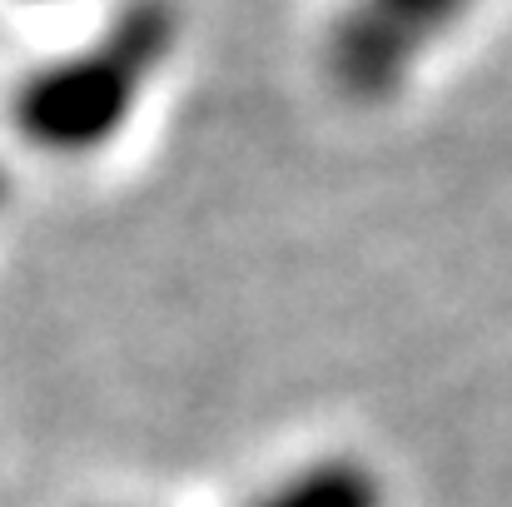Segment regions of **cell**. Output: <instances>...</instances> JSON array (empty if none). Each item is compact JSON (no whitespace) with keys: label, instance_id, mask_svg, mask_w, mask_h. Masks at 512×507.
<instances>
[{"label":"cell","instance_id":"6da1fadb","mask_svg":"<svg viewBox=\"0 0 512 507\" xmlns=\"http://www.w3.org/2000/svg\"><path fill=\"white\" fill-rule=\"evenodd\" d=\"M254 507H378V483L353 463H319Z\"/></svg>","mask_w":512,"mask_h":507}]
</instances>
